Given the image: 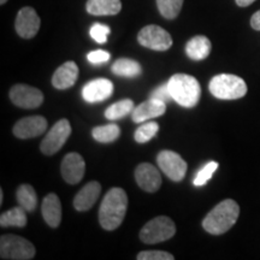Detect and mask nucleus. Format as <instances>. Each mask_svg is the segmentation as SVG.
Instances as JSON below:
<instances>
[{
  "mask_svg": "<svg viewBox=\"0 0 260 260\" xmlns=\"http://www.w3.org/2000/svg\"><path fill=\"white\" fill-rule=\"evenodd\" d=\"M128 197L122 188L115 187L107 191L99 209V223L105 230H115L124 219Z\"/></svg>",
  "mask_w": 260,
  "mask_h": 260,
  "instance_id": "obj_1",
  "label": "nucleus"
},
{
  "mask_svg": "<svg viewBox=\"0 0 260 260\" xmlns=\"http://www.w3.org/2000/svg\"><path fill=\"white\" fill-rule=\"evenodd\" d=\"M240 206L235 200L226 199L214 206L203 220V228L211 235H222L235 225Z\"/></svg>",
  "mask_w": 260,
  "mask_h": 260,
  "instance_id": "obj_2",
  "label": "nucleus"
},
{
  "mask_svg": "<svg viewBox=\"0 0 260 260\" xmlns=\"http://www.w3.org/2000/svg\"><path fill=\"white\" fill-rule=\"evenodd\" d=\"M172 100L183 107H194L199 103L201 95L200 84L195 77L186 74H176L169 80Z\"/></svg>",
  "mask_w": 260,
  "mask_h": 260,
  "instance_id": "obj_3",
  "label": "nucleus"
},
{
  "mask_svg": "<svg viewBox=\"0 0 260 260\" xmlns=\"http://www.w3.org/2000/svg\"><path fill=\"white\" fill-rule=\"evenodd\" d=\"M209 89L213 96L220 100L241 99L247 94V84L241 77L232 74H220L212 77Z\"/></svg>",
  "mask_w": 260,
  "mask_h": 260,
  "instance_id": "obj_4",
  "label": "nucleus"
},
{
  "mask_svg": "<svg viewBox=\"0 0 260 260\" xmlns=\"http://www.w3.org/2000/svg\"><path fill=\"white\" fill-rule=\"evenodd\" d=\"M176 233L175 223L167 216H159L145 224L140 232V239L147 245H154L170 240Z\"/></svg>",
  "mask_w": 260,
  "mask_h": 260,
  "instance_id": "obj_5",
  "label": "nucleus"
},
{
  "mask_svg": "<svg viewBox=\"0 0 260 260\" xmlns=\"http://www.w3.org/2000/svg\"><path fill=\"white\" fill-rule=\"evenodd\" d=\"M0 256L2 259L29 260L35 256V247L18 235H3L0 237Z\"/></svg>",
  "mask_w": 260,
  "mask_h": 260,
  "instance_id": "obj_6",
  "label": "nucleus"
},
{
  "mask_svg": "<svg viewBox=\"0 0 260 260\" xmlns=\"http://www.w3.org/2000/svg\"><path fill=\"white\" fill-rule=\"evenodd\" d=\"M71 134V125L68 119H59L47 133L40 145V151L46 155H53L63 147Z\"/></svg>",
  "mask_w": 260,
  "mask_h": 260,
  "instance_id": "obj_7",
  "label": "nucleus"
},
{
  "mask_svg": "<svg viewBox=\"0 0 260 260\" xmlns=\"http://www.w3.org/2000/svg\"><path fill=\"white\" fill-rule=\"evenodd\" d=\"M140 45L153 51H168L172 46V38L169 32L159 25H146L138 35Z\"/></svg>",
  "mask_w": 260,
  "mask_h": 260,
  "instance_id": "obj_8",
  "label": "nucleus"
},
{
  "mask_svg": "<svg viewBox=\"0 0 260 260\" xmlns=\"http://www.w3.org/2000/svg\"><path fill=\"white\" fill-rule=\"evenodd\" d=\"M157 162L160 168V170L164 172L167 176L174 182H180L186 176L187 172V162L183 160V158L176 152L161 151L158 154Z\"/></svg>",
  "mask_w": 260,
  "mask_h": 260,
  "instance_id": "obj_9",
  "label": "nucleus"
},
{
  "mask_svg": "<svg viewBox=\"0 0 260 260\" xmlns=\"http://www.w3.org/2000/svg\"><path fill=\"white\" fill-rule=\"evenodd\" d=\"M10 99L22 109H37L44 102V94L40 89L28 84H16L10 90Z\"/></svg>",
  "mask_w": 260,
  "mask_h": 260,
  "instance_id": "obj_10",
  "label": "nucleus"
},
{
  "mask_svg": "<svg viewBox=\"0 0 260 260\" xmlns=\"http://www.w3.org/2000/svg\"><path fill=\"white\" fill-rule=\"evenodd\" d=\"M40 17L37 11L32 8H23L19 10L17 17H16L15 28L17 34L23 39H31L38 34L40 29Z\"/></svg>",
  "mask_w": 260,
  "mask_h": 260,
  "instance_id": "obj_11",
  "label": "nucleus"
},
{
  "mask_svg": "<svg viewBox=\"0 0 260 260\" xmlns=\"http://www.w3.org/2000/svg\"><path fill=\"white\" fill-rule=\"evenodd\" d=\"M47 129V121L42 116H30L19 119L14 126V135L18 139H31L44 134Z\"/></svg>",
  "mask_w": 260,
  "mask_h": 260,
  "instance_id": "obj_12",
  "label": "nucleus"
},
{
  "mask_svg": "<svg viewBox=\"0 0 260 260\" xmlns=\"http://www.w3.org/2000/svg\"><path fill=\"white\" fill-rule=\"evenodd\" d=\"M61 176L69 184H77L82 180L86 171V164L79 153H68L61 161Z\"/></svg>",
  "mask_w": 260,
  "mask_h": 260,
  "instance_id": "obj_13",
  "label": "nucleus"
},
{
  "mask_svg": "<svg viewBox=\"0 0 260 260\" xmlns=\"http://www.w3.org/2000/svg\"><path fill=\"white\" fill-rule=\"evenodd\" d=\"M138 186L148 193H154L161 186V176L158 169L149 162H142L135 170Z\"/></svg>",
  "mask_w": 260,
  "mask_h": 260,
  "instance_id": "obj_14",
  "label": "nucleus"
},
{
  "mask_svg": "<svg viewBox=\"0 0 260 260\" xmlns=\"http://www.w3.org/2000/svg\"><path fill=\"white\" fill-rule=\"evenodd\" d=\"M113 93V84L106 79L89 81L83 86L82 96L87 103H100L109 99Z\"/></svg>",
  "mask_w": 260,
  "mask_h": 260,
  "instance_id": "obj_15",
  "label": "nucleus"
},
{
  "mask_svg": "<svg viewBox=\"0 0 260 260\" xmlns=\"http://www.w3.org/2000/svg\"><path fill=\"white\" fill-rule=\"evenodd\" d=\"M165 111H167V103L151 98L147 102L135 107L134 111L132 112V119L135 123H142L162 116Z\"/></svg>",
  "mask_w": 260,
  "mask_h": 260,
  "instance_id": "obj_16",
  "label": "nucleus"
},
{
  "mask_svg": "<svg viewBox=\"0 0 260 260\" xmlns=\"http://www.w3.org/2000/svg\"><path fill=\"white\" fill-rule=\"evenodd\" d=\"M100 193H102V186H100L99 182H88L75 197L74 207L80 212L90 210L93 205L96 203Z\"/></svg>",
  "mask_w": 260,
  "mask_h": 260,
  "instance_id": "obj_17",
  "label": "nucleus"
},
{
  "mask_svg": "<svg viewBox=\"0 0 260 260\" xmlns=\"http://www.w3.org/2000/svg\"><path fill=\"white\" fill-rule=\"evenodd\" d=\"M77 77H79V67L74 61H67L53 74L52 84L57 89H68L76 83Z\"/></svg>",
  "mask_w": 260,
  "mask_h": 260,
  "instance_id": "obj_18",
  "label": "nucleus"
},
{
  "mask_svg": "<svg viewBox=\"0 0 260 260\" xmlns=\"http://www.w3.org/2000/svg\"><path fill=\"white\" fill-rule=\"evenodd\" d=\"M42 216L51 228H58L61 222V205L57 194H48L42 201Z\"/></svg>",
  "mask_w": 260,
  "mask_h": 260,
  "instance_id": "obj_19",
  "label": "nucleus"
},
{
  "mask_svg": "<svg viewBox=\"0 0 260 260\" xmlns=\"http://www.w3.org/2000/svg\"><path fill=\"white\" fill-rule=\"evenodd\" d=\"M211 48H212V45L209 38L204 35H197L187 42L186 53L190 59L204 60L210 56Z\"/></svg>",
  "mask_w": 260,
  "mask_h": 260,
  "instance_id": "obj_20",
  "label": "nucleus"
},
{
  "mask_svg": "<svg viewBox=\"0 0 260 260\" xmlns=\"http://www.w3.org/2000/svg\"><path fill=\"white\" fill-rule=\"evenodd\" d=\"M87 12L93 16H115L121 12V0H88Z\"/></svg>",
  "mask_w": 260,
  "mask_h": 260,
  "instance_id": "obj_21",
  "label": "nucleus"
},
{
  "mask_svg": "<svg viewBox=\"0 0 260 260\" xmlns=\"http://www.w3.org/2000/svg\"><path fill=\"white\" fill-rule=\"evenodd\" d=\"M141 65L138 61L129 59V58L117 59L112 65V73L117 75V76L136 77L141 74Z\"/></svg>",
  "mask_w": 260,
  "mask_h": 260,
  "instance_id": "obj_22",
  "label": "nucleus"
},
{
  "mask_svg": "<svg viewBox=\"0 0 260 260\" xmlns=\"http://www.w3.org/2000/svg\"><path fill=\"white\" fill-rule=\"evenodd\" d=\"M16 197L19 206H22L27 212H32L37 209L38 195L30 184H22L16 191Z\"/></svg>",
  "mask_w": 260,
  "mask_h": 260,
  "instance_id": "obj_23",
  "label": "nucleus"
},
{
  "mask_svg": "<svg viewBox=\"0 0 260 260\" xmlns=\"http://www.w3.org/2000/svg\"><path fill=\"white\" fill-rule=\"evenodd\" d=\"M23 207H14V209L6 211L0 216V225L4 228L17 226L22 228L27 224V214Z\"/></svg>",
  "mask_w": 260,
  "mask_h": 260,
  "instance_id": "obj_24",
  "label": "nucleus"
},
{
  "mask_svg": "<svg viewBox=\"0 0 260 260\" xmlns=\"http://www.w3.org/2000/svg\"><path fill=\"white\" fill-rule=\"evenodd\" d=\"M92 135L94 140H96L98 142L109 144V142L116 141V140L119 138V135H121V129H119V126L115 124V123H111V124L95 126V128L92 130Z\"/></svg>",
  "mask_w": 260,
  "mask_h": 260,
  "instance_id": "obj_25",
  "label": "nucleus"
},
{
  "mask_svg": "<svg viewBox=\"0 0 260 260\" xmlns=\"http://www.w3.org/2000/svg\"><path fill=\"white\" fill-rule=\"evenodd\" d=\"M133 111H134V103H133V100L124 99L107 107L105 111V117L110 121H117V119L123 118V117L129 115Z\"/></svg>",
  "mask_w": 260,
  "mask_h": 260,
  "instance_id": "obj_26",
  "label": "nucleus"
},
{
  "mask_svg": "<svg viewBox=\"0 0 260 260\" xmlns=\"http://www.w3.org/2000/svg\"><path fill=\"white\" fill-rule=\"evenodd\" d=\"M183 0H157L159 12L164 18L174 19L181 12Z\"/></svg>",
  "mask_w": 260,
  "mask_h": 260,
  "instance_id": "obj_27",
  "label": "nucleus"
},
{
  "mask_svg": "<svg viewBox=\"0 0 260 260\" xmlns=\"http://www.w3.org/2000/svg\"><path fill=\"white\" fill-rule=\"evenodd\" d=\"M159 130V125L157 122H147L144 123L139 126L138 129L135 130L134 139L136 142L139 144H145V142H148L149 140H152L157 135Z\"/></svg>",
  "mask_w": 260,
  "mask_h": 260,
  "instance_id": "obj_28",
  "label": "nucleus"
},
{
  "mask_svg": "<svg viewBox=\"0 0 260 260\" xmlns=\"http://www.w3.org/2000/svg\"><path fill=\"white\" fill-rule=\"evenodd\" d=\"M219 164L217 161H210L207 162L205 167L201 169V170L198 172L197 175H195L194 177V186L197 187H201V186H205V184L209 182L211 178H212L213 174L217 171V169H218Z\"/></svg>",
  "mask_w": 260,
  "mask_h": 260,
  "instance_id": "obj_29",
  "label": "nucleus"
},
{
  "mask_svg": "<svg viewBox=\"0 0 260 260\" xmlns=\"http://www.w3.org/2000/svg\"><path fill=\"white\" fill-rule=\"evenodd\" d=\"M110 32H111V29L109 25L103 23H94L89 30L90 38L98 44H106Z\"/></svg>",
  "mask_w": 260,
  "mask_h": 260,
  "instance_id": "obj_30",
  "label": "nucleus"
},
{
  "mask_svg": "<svg viewBox=\"0 0 260 260\" xmlns=\"http://www.w3.org/2000/svg\"><path fill=\"white\" fill-rule=\"evenodd\" d=\"M138 260H174V255L171 253L162 251H144L140 252Z\"/></svg>",
  "mask_w": 260,
  "mask_h": 260,
  "instance_id": "obj_31",
  "label": "nucleus"
},
{
  "mask_svg": "<svg viewBox=\"0 0 260 260\" xmlns=\"http://www.w3.org/2000/svg\"><path fill=\"white\" fill-rule=\"evenodd\" d=\"M151 98L152 99L160 100V102H164V103H169L170 100H172V96H171L170 89H169L168 83L161 84V86L157 87V88L152 92Z\"/></svg>",
  "mask_w": 260,
  "mask_h": 260,
  "instance_id": "obj_32",
  "label": "nucleus"
},
{
  "mask_svg": "<svg viewBox=\"0 0 260 260\" xmlns=\"http://www.w3.org/2000/svg\"><path fill=\"white\" fill-rule=\"evenodd\" d=\"M110 58H111V56H110L109 52L103 50L89 52V53L87 54V59H88L89 63L92 64H104L106 63V61H109Z\"/></svg>",
  "mask_w": 260,
  "mask_h": 260,
  "instance_id": "obj_33",
  "label": "nucleus"
},
{
  "mask_svg": "<svg viewBox=\"0 0 260 260\" xmlns=\"http://www.w3.org/2000/svg\"><path fill=\"white\" fill-rule=\"evenodd\" d=\"M251 25L254 30H260V10L252 16Z\"/></svg>",
  "mask_w": 260,
  "mask_h": 260,
  "instance_id": "obj_34",
  "label": "nucleus"
},
{
  "mask_svg": "<svg viewBox=\"0 0 260 260\" xmlns=\"http://www.w3.org/2000/svg\"><path fill=\"white\" fill-rule=\"evenodd\" d=\"M236 4L239 6H241V8H246V6H249L253 3L255 2V0H235Z\"/></svg>",
  "mask_w": 260,
  "mask_h": 260,
  "instance_id": "obj_35",
  "label": "nucleus"
},
{
  "mask_svg": "<svg viewBox=\"0 0 260 260\" xmlns=\"http://www.w3.org/2000/svg\"><path fill=\"white\" fill-rule=\"evenodd\" d=\"M3 197H4V195H3V190H0V204L3 203Z\"/></svg>",
  "mask_w": 260,
  "mask_h": 260,
  "instance_id": "obj_36",
  "label": "nucleus"
},
{
  "mask_svg": "<svg viewBox=\"0 0 260 260\" xmlns=\"http://www.w3.org/2000/svg\"><path fill=\"white\" fill-rule=\"evenodd\" d=\"M6 2H8V0H0V4H2V5H4Z\"/></svg>",
  "mask_w": 260,
  "mask_h": 260,
  "instance_id": "obj_37",
  "label": "nucleus"
}]
</instances>
